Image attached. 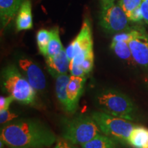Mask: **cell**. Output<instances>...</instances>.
<instances>
[{
	"mask_svg": "<svg viewBox=\"0 0 148 148\" xmlns=\"http://www.w3.org/2000/svg\"><path fill=\"white\" fill-rule=\"evenodd\" d=\"M86 82V77H76L70 75V80L67 85L66 92L69 99L68 112L73 113L78 106L79 98L82 95L84 86Z\"/></svg>",
	"mask_w": 148,
	"mask_h": 148,
	"instance_id": "30bf717a",
	"label": "cell"
},
{
	"mask_svg": "<svg viewBox=\"0 0 148 148\" xmlns=\"http://www.w3.org/2000/svg\"><path fill=\"white\" fill-rule=\"evenodd\" d=\"M114 3V0H101V9L108 8L111 5Z\"/></svg>",
	"mask_w": 148,
	"mask_h": 148,
	"instance_id": "83f0119b",
	"label": "cell"
},
{
	"mask_svg": "<svg viewBox=\"0 0 148 148\" xmlns=\"http://www.w3.org/2000/svg\"><path fill=\"white\" fill-rule=\"evenodd\" d=\"M56 93L62 106L68 112L69 110V99L67 97L66 88L70 80V76L67 73L60 74L55 77Z\"/></svg>",
	"mask_w": 148,
	"mask_h": 148,
	"instance_id": "5bb4252c",
	"label": "cell"
},
{
	"mask_svg": "<svg viewBox=\"0 0 148 148\" xmlns=\"http://www.w3.org/2000/svg\"><path fill=\"white\" fill-rule=\"evenodd\" d=\"M0 138L10 148H43L56 141L54 133L35 119H20L1 129Z\"/></svg>",
	"mask_w": 148,
	"mask_h": 148,
	"instance_id": "6da1fadb",
	"label": "cell"
},
{
	"mask_svg": "<svg viewBox=\"0 0 148 148\" xmlns=\"http://www.w3.org/2000/svg\"><path fill=\"white\" fill-rule=\"evenodd\" d=\"M54 148H77L70 142L67 141L65 139H60L58 140L57 144L56 145Z\"/></svg>",
	"mask_w": 148,
	"mask_h": 148,
	"instance_id": "484cf974",
	"label": "cell"
},
{
	"mask_svg": "<svg viewBox=\"0 0 148 148\" xmlns=\"http://www.w3.org/2000/svg\"><path fill=\"white\" fill-rule=\"evenodd\" d=\"M91 116L103 134L125 143H128L130 135L136 126L132 121L112 116L102 111L93 112Z\"/></svg>",
	"mask_w": 148,
	"mask_h": 148,
	"instance_id": "5b68a950",
	"label": "cell"
},
{
	"mask_svg": "<svg viewBox=\"0 0 148 148\" xmlns=\"http://www.w3.org/2000/svg\"><path fill=\"white\" fill-rule=\"evenodd\" d=\"M66 50V56H67V58L69 59V60L71 62L72 59L74 57V47H73V42H71L69 44V46L65 49Z\"/></svg>",
	"mask_w": 148,
	"mask_h": 148,
	"instance_id": "4316f807",
	"label": "cell"
},
{
	"mask_svg": "<svg viewBox=\"0 0 148 148\" xmlns=\"http://www.w3.org/2000/svg\"><path fill=\"white\" fill-rule=\"evenodd\" d=\"M46 63L48 71L54 77L60 74L67 73L68 70H69L70 61L67 58L64 48L55 56L46 58Z\"/></svg>",
	"mask_w": 148,
	"mask_h": 148,
	"instance_id": "7c38bea8",
	"label": "cell"
},
{
	"mask_svg": "<svg viewBox=\"0 0 148 148\" xmlns=\"http://www.w3.org/2000/svg\"><path fill=\"white\" fill-rule=\"evenodd\" d=\"M110 48L113 52L123 60L127 62H134L131 53L130 48L129 47L128 42L123 40H112L111 42Z\"/></svg>",
	"mask_w": 148,
	"mask_h": 148,
	"instance_id": "e0dca14e",
	"label": "cell"
},
{
	"mask_svg": "<svg viewBox=\"0 0 148 148\" xmlns=\"http://www.w3.org/2000/svg\"><path fill=\"white\" fill-rule=\"evenodd\" d=\"M100 132L92 116L79 115L64 121L62 136L72 144L82 145L100 134Z\"/></svg>",
	"mask_w": 148,
	"mask_h": 148,
	"instance_id": "3957f363",
	"label": "cell"
},
{
	"mask_svg": "<svg viewBox=\"0 0 148 148\" xmlns=\"http://www.w3.org/2000/svg\"><path fill=\"white\" fill-rule=\"evenodd\" d=\"M14 100V97L12 95H9L8 97H3L1 96L0 98V110L8 109L10 103Z\"/></svg>",
	"mask_w": 148,
	"mask_h": 148,
	"instance_id": "cb8c5ba5",
	"label": "cell"
},
{
	"mask_svg": "<svg viewBox=\"0 0 148 148\" xmlns=\"http://www.w3.org/2000/svg\"><path fill=\"white\" fill-rule=\"evenodd\" d=\"M74 47V56L77 54H86L93 52L91 28L89 21L85 19L77 36L72 41Z\"/></svg>",
	"mask_w": 148,
	"mask_h": 148,
	"instance_id": "9c48e42d",
	"label": "cell"
},
{
	"mask_svg": "<svg viewBox=\"0 0 148 148\" xmlns=\"http://www.w3.org/2000/svg\"><path fill=\"white\" fill-rule=\"evenodd\" d=\"M18 116L17 114L14 112H11L8 109L0 110V123H5L6 122H9Z\"/></svg>",
	"mask_w": 148,
	"mask_h": 148,
	"instance_id": "7402d4cb",
	"label": "cell"
},
{
	"mask_svg": "<svg viewBox=\"0 0 148 148\" xmlns=\"http://www.w3.org/2000/svg\"><path fill=\"white\" fill-rule=\"evenodd\" d=\"M33 27L32 5L29 0H25L22 3L16 16V27L17 31L27 30Z\"/></svg>",
	"mask_w": 148,
	"mask_h": 148,
	"instance_id": "4fadbf2b",
	"label": "cell"
},
{
	"mask_svg": "<svg viewBox=\"0 0 148 148\" xmlns=\"http://www.w3.org/2000/svg\"><path fill=\"white\" fill-rule=\"evenodd\" d=\"M69 72L71 75L76 77H84L86 75L84 70L80 66L74 65V64H69Z\"/></svg>",
	"mask_w": 148,
	"mask_h": 148,
	"instance_id": "603a6c76",
	"label": "cell"
},
{
	"mask_svg": "<svg viewBox=\"0 0 148 148\" xmlns=\"http://www.w3.org/2000/svg\"><path fill=\"white\" fill-rule=\"evenodd\" d=\"M145 148H148V146H147V147H146Z\"/></svg>",
	"mask_w": 148,
	"mask_h": 148,
	"instance_id": "f546056e",
	"label": "cell"
},
{
	"mask_svg": "<svg viewBox=\"0 0 148 148\" xmlns=\"http://www.w3.org/2000/svg\"><path fill=\"white\" fill-rule=\"evenodd\" d=\"M82 148H117V145L115 139L99 134L87 143L83 144Z\"/></svg>",
	"mask_w": 148,
	"mask_h": 148,
	"instance_id": "2e32d148",
	"label": "cell"
},
{
	"mask_svg": "<svg viewBox=\"0 0 148 148\" xmlns=\"http://www.w3.org/2000/svg\"><path fill=\"white\" fill-rule=\"evenodd\" d=\"M25 0H0L1 28H4L16 16Z\"/></svg>",
	"mask_w": 148,
	"mask_h": 148,
	"instance_id": "8fae6325",
	"label": "cell"
},
{
	"mask_svg": "<svg viewBox=\"0 0 148 148\" xmlns=\"http://www.w3.org/2000/svg\"><path fill=\"white\" fill-rule=\"evenodd\" d=\"M18 64L29 84L36 90L41 91L46 86L45 76L41 69L32 60L26 58H21Z\"/></svg>",
	"mask_w": 148,
	"mask_h": 148,
	"instance_id": "ba28073f",
	"label": "cell"
},
{
	"mask_svg": "<svg viewBox=\"0 0 148 148\" xmlns=\"http://www.w3.org/2000/svg\"><path fill=\"white\" fill-rule=\"evenodd\" d=\"M3 86L14 100L23 104H31L35 100L36 92L26 77L14 65H8L3 71Z\"/></svg>",
	"mask_w": 148,
	"mask_h": 148,
	"instance_id": "277c9868",
	"label": "cell"
},
{
	"mask_svg": "<svg viewBox=\"0 0 148 148\" xmlns=\"http://www.w3.org/2000/svg\"><path fill=\"white\" fill-rule=\"evenodd\" d=\"M140 8L143 18V21H145L148 27V0H142Z\"/></svg>",
	"mask_w": 148,
	"mask_h": 148,
	"instance_id": "d4e9b609",
	"label": "cell"
},
{
	"mask_svg": "<svg viewBox=\"0 0 148 148\" xmlns=\"http://www.w3.org/2000/svg\"><path fill=\"white\" fill-rule=\"evenodd\" d=\"M130 19L119 3H114L108 8L101 9L99 15V24L109 33L127 32L131 29Z\"/></svg>",
	"mask_w": 148,
	"mask_h": 148,
	"instance_id": "8992f818",
	"label": "cell"
},
{
	"mask_svg": "<svg viewBox=\"0 0 148 148\" xmlns=\"http://www.w3.org/2000/svg\"><path fill=\"white\" fill-rule=\"evenodd\" d=\"M142 0H119V5L126 13L127 17L132 14L135 10L140 8Z\"/></svg>",
	"mask_w": 148,
	"mask_h": 148,
	"instance_id": "ffe728a7",
	"label": "cell"
},
{
	"mask_svg": "<svg viewBox=\"0 0 148 148\" xmlns=\"http://www.w3.org/2000/svg\"><path fill=\"white\" fill-rule=\"evenodd\" d=\"M51 38L50 30H47L45 29H41L38 31L36 34V41L40 53L42 56L47 57V48L49 40Z\"/></svg>",
	"mask_w": 148,
	"mask_h": 148,
	"instance_id": "d6986e66",
	"label": "cell"
},
{
	"mask_svg": "<svg viewBox=\"0 0 148 148\" xmlns=\"http://www.w3.org/2000/svg\"><path fill=\"white\" fill-rule=\"evenodd\" d=\"M94 64V54L93 53H90L84 59V61L80 64V66L84 70V73L86 74L89 73L92 71Z\"/></svg>",
	"mask_w": 148,
	"mask_h": 148,
	"instance_id": "44dd1931",
	"label": "cell"
},
{
	"mask_svg": "<svg viewBox=\"0 0 148 148\" xmlns=\"http://www.w3.org/2000/svg\"><path fill=\"white\" fill-rule=\"evenodd\" d=\"M128 143L134 148H145L148 146V130L136 125L130 135Z\"/></svg>",
	"mask_w": 148,
	"mask_h": 148,
	"instance_id": "9a60e30c",
	"label": "cell"
},
{
	"mask_svg": "<svg viewBox=\"0 0 148 148\" xmlns=\"http://www.w3.org/2000/svg\"><path fill=\"white\" fill-rule=\"evenodd\" d=\"M51 38L49 40V45L47 48V55L46 58H52L59 53L64 49L63 46L61 43L60 35H59V30L58 27H53L50 30Z\"/></svg>",
	"mask_w": 148,
	"mask_h": 148,
	"instance_id": "ac0fdd59",
	"label": "cell"
},
{
	"mask_svg": "<svg viewBox=\"0 0 148 148\" xmlns=\"http://www.w3.org/2000/svg\"><path fill=\"white\" fill-rule=\"evenodd\" d=\"M98 108L103 112L116 117L134 121L137 109L134 103L125 94L114 89L101 90L96 97Z\"/></svg>",
	"mask_w": 148,
	"mask_h": 148,
	"instance_id": "7a4b0ae2",
	"label": "cell"
},
{
	"mask_svg": "<svg viewBox=\"0 0 148 148\" xmlns=\"http://www.w3.org/2000/svg\"><path fill=\"white\" fill-rule=\"evenodd\" d=\"M4 143L2 141V140H1V141H0V146H1V148H3V145H4Z\"/></svg>",
	"mask_w": 148,
	"mask_h": 148,
	"instance_id": "f1b7e54d",
	"label": "cell"
},
{
	"mask_svg": "<svg viewBox=\"0 0 148 148\" xmlns=\"http://www.w3.org/2000/svg\"><path fill=\"white\" fill-rule=\"evenodd\" d=\"M130 32L128 45L134 62L148 68V33L143 27L140 26L131 27Z\"/></svg>",
	"mask_w": 148,
	"mask_h": 148,
	"instance_id": "52a82bcc",
	"label": "cell"
}]
</instances>
